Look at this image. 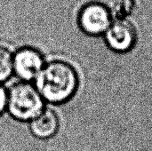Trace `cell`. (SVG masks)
Wrapping results in <instances>:
<instances>
[{
  "label": "cell",
  "instance_id": "6da1fadb",
  "mask_svg": "<svg viewBox=\"0 0 152 151\" xmlns=\"http://www.w3.org/2000/svg\"><path fill=\"white\" fill-rule=\"evenodd\" d=\"M34 82L45 101L58 105L69 101L76 94L79 77L69 62L53 60L45 63Z\"/></svg>",
  "mask_w": 152,
  "mask_h": 151
},
{
  "label": "cell",
  "instance_id": "7a4b0ae2",
  "mask_svg": "<svg viewBox=\"0 0 152 151\" xmlns=\"http://www.w3.org/2000/svg\"><path fill=\"white\" fill-rule=\"evenodd\" d=\"M45 102L34 84L20 81L9 89L6 109L14 119L30 122L45 109Z\"/></svg>",
  "mask_w": 152,
  "mask_h": 151
},
{
  "label": "cell",
  "instance_id": "3957f363",
  "mask_svg": "<svg viewBox=\"0 0 152 151\" xmlns=\"http://www.w3.org/2000/svg\"><path fill=\"white\" fill-rule=\"evenodd\" d=\"M81 29L91 36L105 34L111 25L109 9L100 3H90L85 5L78 15Z\"/></svg>",
  "mask_w": 152,
  "mask_h": 151
},
{
  "label": "cell",
  "instance_id": "277c9868",
  "mask_svg": "<svg viewBox=\"0 0 152 151\" xmlns=\"http://www.w3.org/2000/svg\"><path fill=\"white\" fill-rule=\"evenodd\" d=\"M45 63L43 54L33 47H22L13 54V72L24 82L35 81Z\"/></svg>",
  "mask_w": 152,
  "mask_h": 151
},
{
  "label": "cell",
  "instance_id": "5b68a950",
  "mask_svg": "<svg viewBox=\"0 0 152 151\" xmlns=\"http://www.w3.org/2000/svg\"><path fill=\"white\" fill-rule=\"evenodd\" d=\"M136 40V29L127 20H118L112 22L105 33L108 46L116 53L129 52L135 45Z\"/></svg>",
  "mask_w": 152,
  "mask_h": 151
},
{
  "label": "cell",
  "instance_id": "8992f818",
  "mask_svg": "<svg viewBox=\"0 0 152 151\" xmlns=\"http://www.w3.org/2000/svg\"><path fill=\"white\" fill-rule=\"evenodd\" d=\"M60 129V119L56 112L45 108L36 118L29 122V130L37 139L47 140L55 136Z\"/></svg>",
  "mask_w": 152,
  "mask_h": 151
},
{
  "label": "cell",
  "instance_id": "52a82bcc",
  "mask_svg": "<svg viewBox=\"0 0 152 151\" xmlns=\"http://www.w3.org/2000/svg\"><path fill=\"white\" fill-rule=\"evenodd\" d=\"M13 73V55L4 46L0 45V83L7 80Z\"/></svg>",
  "mask_w": 152,
  "mask_h": 151
},
{
  "label": "cell",
  "instance_id": "ba28073f",
  "mask_svg": "<svg viewBox=\"0 0 152 151\" xmlns=\"http://www.w3.org/2000/svg\"><path fill=\"white\" fill-rule=\"evenodd\" d=\"M7 93L5 88L0 85V114L7 108Z\"/></svg>",
  "mask_w": 152,
  "mask_h": 151
}]
</instances>
